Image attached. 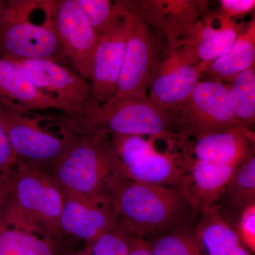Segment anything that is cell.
Masks as SVG:
<instances>
[{
	"label": "cell",
	"instance_id": "obj_26",
	"mask_svg": "<svg viewBox=\"0 0 255 255\" xmlns=\"http://www.w3.org/2000/svg\"><path fill=\"white\" fill-rule=\"evenodd\" d=\"M150 243L153 255H203L192 233L171 231Z\"/></svg>",
	"mask_w": 255,
	"mask_h": 255
},
{
	"label": "cell",
	"instance_id": "obj_23",
	"mask_svg": "<svg viewBox=\"0 0 255 255\" xmlns=\"http://www.w3.org/2000/svg\"><path fill=\"white\" fill-rule=\"evenodd\" d=\"M53 242L25 228H10L0 220V255H55Z\"/></svg>",
	"mask_w": 255,
	"mask_h": 255
},
{
	"label": "cell",
	"instance_id": "obj_17",
	"mask_svg": "<svg viewBox=\"0 0 255 255\" xmlns=\"http://www.w3.org/2000/svg\"><path fill=\"white\" fill-rule=\"evenodd\" d=\"M180 142L187 145L182 152L202 162L241 167L255 156V133L248 129H230L194 139L191 143Z\"/></svg>",
	"mask_w": 255,
	"mask_h": 255
},
{
	"label": "cell",
	"instance_id": "obj_8",
	"mask_svg": "<svg viewBox=\"0 0 255 255\" xmlns=\"http://www.w3.org/2000/svg\"><path fill=\"white\" fill-rule=\"evenodd\" d=\"M111 145L125 177L130 180L177 189L184 172L182 153L160 152L140 135H110Z\"/></svg>",
	"mask_w": 255,
	"mask_h": 255
},
{
	"label": "cell",
	"instance_id": "obj_16",
	"mask_svg": "<svg viewBox=\"0 0 255 255\" xmlns=\"http://www.w3.org/2000/svg\"><path fill=\"white\" fill-rule=\"evenodd\" d=\"M128 9L166 36L179 41L200 18L201 1L189 0L127 1Z\"/></svg>",
	"mask_w": 255,
	"mask_h": 255
},
{
	"label": "cell",
	"instance_id": "obj_3",
	"mask_svg": "<svg viewBox=\"0 0 255 255\" xmlns=\"http://www.w3.org/2000/svg\"><path fill=\"white\" fill-rule=\"evenodd\" d=\"M46 117L39 111L0 103V118L17 160L51 170L84 130L78 119L70 116L68 127L60 132L50 131L43 125Z\"/></svg>",
	"mask_w": 255,
	"mask_h": 255
},
{
	"label": "cell",
	"instance_id": "obj_25",
	"mask_svg": "<svg viewBox=\"0 0 255 255\" xmlns=\"http://www.w3.org/2000/svg\"><path fill=\"white\" fill-rule=\"evenodd\" d=\"M97 36L103 34L124 10V1L76 0Z\"/></svg>",
	"mask_w": 255,
	"mask_h": 255
},
{
	"label": "cell",
	"instance_id": "obj_20",
	"mask_svg": "<svg viewBox=\"0 0 255 255\" xmlns=\"http://www.w3.org/2000/svg\"><path fill=\"white\" fill-rule=\"evenodd\" d=\"M0 103L30 111L60 112L56 104L37 90L16 60L1 58Z\"/></svg>",
	"mask_w": 255,
	"mask_h": 255
},
{
	"label": "cell",
	"instance_id": "obj_14",
	"mask_svg": "<svg viewBox=\"0 0 255 255\" xmlns=\"http://www.w3.org/2000/svg\"><path fill=\"white\" fill-rule=\"evenodd\" d=\"M62 189L64 194L60 220L62 232L92 244L120 224L112 201L90 199Z\"/></svg>",
	"mask_w": 255,
	"mask_h": 255
},
{
	"label": "cell",
	"instance_id": "obj_28",
	"mask_svg": "<svg viewBox=\"0 0 255 255\" xmlns=\"http://www.w3.org/2000/svg\"><path fill=\"white\" fill-rule=\"evenodd\" d=\"M241 243L252 254L255 253V204L241 214L235 228Z\"/></svg>",
	"mask_w": 255,
	"mask_h": 255
},
{
	"label": "cell",
	"instance_id": "obj_4",
	"mask_svg": "<svg viewBox=\"0 0 255 255\" xmlns=\"http://www.w3.org/2000/svg\"><path fill=\"white\" fill-rule=\"evenodd\" d=\"M1 187L30 231L52 240L59 237L64 194L49 172L17 160L2 176Z\"/></svg>",
	"mask_w": 255,
	"mask_h": 255
},
{
	"label": "cell",
	"instance_id": "obj_1",
	"mask_svg": "<svg viewBox=\"0 0 255 255\" xmlns=\"http://www.w3.org/2000/svg\"><path fill=\"white\" fill-rule=\"evenodd\" d=\"M50 174L62 189L111 201L116 189L128 179L112 150L110 135L88 130L80 134Z\"/></svg>",
	"mask_w": 255,
	"mask_h": 255
},
{
	"label": "cell",
	"instance_id": "obj_2",
	"mask_svg": "<svg viewBox=\"0 0 255 255\" xmlns=\"http://www.w3.org/2000/svg\"><path fill=\"white\" fill-rule=\"evenodd\" d=\"M55 1H3L0 14V58L53 60L68 66L57 36Z\"/></svg>",
	"mask_w": 255,
	"mask_h": 255
},
{
	"label": "cell",
	"instance_id": "obj_35",
	"mask_svg": "<svg viewBox=\"0 0 255 255\" xmlns=\"http://www.w3.org/2000/svg\"><path fill=\"white\" fill-rule=\"evenodd\" d=\"M1 219V218H0ZM3 220V219H2ZM3 221H5V220H3Z\"/></svg>",
	"mask_w": 255,
	"mask_h": 255
},
{
	"label": "cell",
	"instance_id": "obj_24",
	"mask_svg": "<svg viewBox=\"0 0 255 255\" xmlns=\"http://www.w3.org/2000/svg\"><path fill=\"white\" fill-rule=\"evenodd\" d=\"M227 85L235 117L245 128L251 130L255 120V65L238 74Z\"/></svg>",
	"mask_w": 255,
	"mask_h": 255
},
{
	"label": "cell",
	"instance_id": "obj_31",
	"mask_svg": "<svg viewBox=\"0 0 255 255\" xmlns=\"http://www.w3.org/2000/svg\"><path fill=\"white\" fill-rule=\"evenodd\" d=\"M128 255H153L150 243L143 238L133 237L130 244Z\"/></svg>",
	"mask_w": 255,
	"mask_h": 255
},
{
	"label": "cell",
	"instance_id": "obj_15",
	"mask_svg": "<svg viewBox=\"0 0 255 255\" xmlns=\"http://www.w3.org/2000/svg\"><path fill=\"white\" fill-rule=\"evenodd\" d=\"M182 154L185 168L177 191L201 214L214 206L240 167L202 162Z\"/></svg>",
	"mask_w": 255,
	"mask_h": 255
},
{
	"label": "cell",
	"instance_id": "obj_13",
	"mask_svg": "<svg viewBox=\"0 0 255 255\" xmlns=\"http://www.w3.org/2000/svg\"><path fill=\"white\" fill-rule=\"evenodd\" d=\"M130 11L124 1V10L107 31L99 37L92 62L91 97L89 102L102 105L112 98L127 44Z\"/></svg>",
	"mask_w": 255,
	"mask_h": 255
},
{
	"label": "cell",
	"instance_id": "obj_6",
	"mask_svg": "<svg viewBox=\"0 0 255 255\" xmlns=\"http://www.w3.org/2000/svg\"><path fill=\"white\" fill-rule=\"evenodd\" d=\"M164 112L178 141L245 128L233 114L227 84L216 80H201L185 100Z\"/></svg>",
	"mask_w": 255,
	"mask_h": 255
},
{
	"label": "cell",
	"instance_id": "obj_5",
	"mask_svg": "<svg viewBox=\"0 0 255 255\" xmlns=\"http://www.w3.org/2000/svg\"><path fill=\"white\" fill-rule=\"evenodd\" d=\"M112 204L120 225L133 237L165 232L179 224L187 204L177 189L126 179Z\"/></svg>",
	"mask_w": 255,
	"mask_h": 255
},
{
	"label": "cell",
	"instance_id": "obj_19",
	"mask_svg": "<svg viewBox=\"0 0 255 255\" xmlns=\"http://www.w3.org/2000/svg\"><path fill=\"white\" fill-rule=\"evenodd\" d=\"M191 233L203 255H253L216 206L201 213Z\"/></svg>",
	"mask_w": 255,
	"mask_h": 255
},
{
	"label": "cell",
	"instance_id": "obj_9",
	"mask_svg": "<svg viewBox=\"0 0 255 255\" xmlns=\"http://www.w3.org/2000/svg\"><path fill=\"white\" fill-rule=\"evenodd\" d=\"M163 48L147 97L164 112L190 95L201 81L203 65L182 41H167Z\"/></svg>",
	"mask_w": 255,
	"mask_h": 255
},
{
	"label": "cell",
	"instance_id": "obj_32",
	"mask_svg": "<svg viewBox=\"0 0 255 255\" xmlns=\"http://www.w3.org/2000/svg\"><path fill=\"white\" fill-rule=\"evenodd\" d=\"M73 255H91V247H90V245L87 246L86 249L81 252H79V253H75V254Z\"/></svg>",
	"mask_w": 255,
	"mask_h": 255
},
{
	"label": "cell",
	"instance_id": "obj_34",
	"mask_svg": "<svg viewBox=\"0 0 255 255\" xmlns=\"http://www.w3.org/2000/svg\"><path fill=\"white\" fill-rule=\"evenodd\" d=\"M1 180H2V176H0V189H1Z\"/></svg>",
	"mask_w": 255,
	"mask_h": 255
},
{
	"label": "cell",
	"instance_id": "obj_12",
	"mask_svg": "<svg viewBox=\"0 0 255 255\" xmlns=\"http://www.w3.org/2000/svg\"><path fill=\"white\" fill-rule=\"evenodd\" d=\"M55 28L68 66L91 82L92 62L99 38L76 0H56Z\"/></svg>",
	"mask_w": 255,
	"mask_h": 255
},
{
	"label": "cell",
	"instance_id": "obj_33",
	"mask_svg": "<svg viewBox=\"0 0 255 255\" xmlns=\"http://www.w3.org/2000/svg\"><path fill=\"white\" fill-rule=\"evenodd\" d=\"M3 1H0V14H1V8H2Z\"/></svg>",
	"mask_w": 255,
	"mask_h": 255
},
{
	"label": "cell",
	"instance_id": "obj_22",
	"mask_svg": "<svg viewBox=\"0 0 255 255\" xmlns=\"http://www.w3.org/2000/svg\"><path fill=\"white\" fill-rule=\"evenodd\" d=\"M255 61V18L245 31H242L233 48L226 54L206 65L203 73H207L216 80L231 83L238 74L254 66Z\"/></svg>",
	"mask_w": 255,
	"mask_h": 255
},
{
	"label": "cell",
	"instance_id": "obj_10",
	"mask_svg": "<svg viewBox=\"0 0 255 255\" xmlns=\"http://www.w3.org/2000/svg\"><path fill=\"white\" fill-rule=\"evenodd\" d=\"M159 48L149 26L130 11L123 63L117 90L110 100L147 97L158 66L162 50Z\"/></svg>",
	"mask_w": 255,
	"mask_h": 255
},
{
	"label": "cell",
	"instance_id": "obj_27",
	"mask_svg": "<svg viewBox=\"0 0 255 255\" xmlns=\"http://www.w3.org/2000/svg\"><path fill=\"white\" fill-rule=\"evenodd\" d=\"M131 236L120 224L90 245L91 255H128Z\"/></svg>",
	"mask_w": 255,
	"mask_h": 255
},
{
	"label": "cell",
	"instance_id": "obj_29",
	"mask_svg": "<svg viewBox=\"0 0 255 255\" xmlns=\"http://www.w3.org/2000/svg\"><path fill=\"white\" fill-rule=\"evenodd\" d=\"M17 162L0 118V176L5 175Z\"/></svg>",
	"mask_w": 255,
	"mask_h": 255
},
{
	"label": "cell",
	"instance_id": "obj_30",
	"mask_svg": "<svg viewBox=\"0 0 255 255\" xmlns=\"http://www.w3.org/2000/svg\"><path fill=\"white\" fill-rule=\"evenodd\" d=\"M220 2L223 14L233 19L248 14L255 6V0H222Z\"/></svg>",
	"mask_w": 255,
	"mask_h": 255
},
{
	"label": "cell",
	"instance_id": "obj_7",
	"mask_svg": "<svg viewBox=\"0 0 255 255\" xmlns=\"http://www.w3.org/2000/svg\"><path fill=\"white\" fill-rule=\"evenodd\" d=\"M77 117L91 131L176 139L167 114L147 96L110 100L102 105L88 102L82 115Z\"/></svg>",
	"mask_w": 255,
	"mask_h": 255
},
{
	"label": "cell",
	"instance_id": "obj_21",
	"mask_svg": "<svg viewBox=\"0 0 255 255\" xmlns=\"http://www.w3.org/2000/svg\"><path fill=\"white\" fill-rule=\"evenodd\" d=\"M253 204H255V156L242 164L214 206L236 228L243 211Z\"/></svg>",
	"mask_w": 255,
	"mask_h": 255
},
{
	"label": "cell",
	"instance_id": "obj_11",
	"mask_svg": "<svg viewBox=\"0 0 255 255\" xmlns=\"http://www.w3.org/2000/svg\"><path fill=\"white\" fill-rule=\"evenodd\" d=\"M35 87L67 115L80 117L91 97V83L66 65L45 59L16 60Z\"/></svg>",
	"mask_w": 255,
	"mask_h": 255
},
{
	"label": "cell",
	"instance_id": "obj_18",
	"mask_svg": "<svg viewBox=\"0 0 255 255\" xmlns=\"http://www.w3.org/2000/svg\"><path fill=\"white\" fill-rule=\"evenodd\" d=\"M241 32V24L221 13L199 18L179 41L195 50L199 61L206 65L229 52Z\"/></svg>",
	"mask_w": 255,
	"mask_h": 255
}]
</instances>
